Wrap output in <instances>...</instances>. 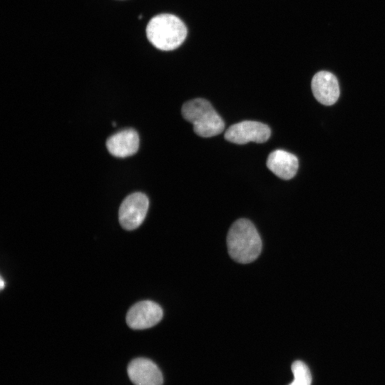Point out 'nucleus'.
Here are the masks:
<instances>
[{
    "label": "nucleus",
    "mask_w": 385,
    "mask_h": 385,
    "mask_svg": "<svg viewBox=\"0 0 385 385\" xmlns=\"http://www.w3.org/2000/svg\"><path fill=\"white\" fill-rule=\"evenodd\" d=\"M294 380L289 385H311L312 374L308 366L302 361L297 360L292 364Z\"/></svg>",
    "instance_id": "nucleus-11"
},
{
    "label": "nucleus",
    "mask_w": 385,
    "mask_h": 385,
    "mask_svg": "<svg viewBox=\"0 0 385 385\" xmlns=\"http://www.w3.org/2000/svg\"><path fill=\"white\" fill-rule=\"evenodd\" d=\"M227 246L234 260L247 264L255 260L261 253L262 240L252 222L242 218L236 220L230 227Z\"/></svg>",
    "instance_id": "nucleus-1"
},
{
    "label": "nucleus",
    "mask_w": 385,
    "mask_h": 385,
    "mask_svg": "<svg viewBox=\"0 0 385 385\" xmlns=\"http://www.w3.org/2000/svg\"><path fill=\"white\" fill-rule=\"evenodd\" d=\"M188 31L183 21L170 14L153 17L146 27L148 41L158 49L172 51L185 41Z\"/></svg>",
    "instance_id": "nucleus-2"
},
{
    "label": "nucleus",
    "mask_w": 385,
    "mask_h": 385,
    "mask_svg": "<svg viewBox=\"0 0 385 385\" xmlns=\"http://www.w3.org/2000/svg\"><path fill=\"white\" fill-rule=\"evenodd\" d=\"M106 146L111 154L115 157L130 156L138 150L139 137L135 130L125 129L108 138Z\"/></svg>",
    "instance_id": "nucleus-9"
},
{
    "label": "nucleus",
    "mask_w": 385,
    "mask_h": 385,
    "mask_svg": "<svg viewBox=\"0 0 385 385\" xmlns=\"http://www.w3.org/2000/svg\"><path fill=\"white\" fill-rule=\"evenodd\" d=\"M0 281H1L0 287H1V289H3L4 287V281L2 277H1Z\"/></svg>",
    "instance_id": "nucleus-12"
},
{
    "label": "nucleus",
    "mask_w": 385,
    "mask_h": 385,
    "mask_svg": "<svg viewBox=\"0 0 385 385\" xmlns=\"http://www.w3.org/2000/svg\"><path fill=\"white\" fill-rule=\"evenodd\" d=\"M183 118L191 123L195 133L203 138L221 133L225 128L222 118L209 101L195 98L187 101L182 107Z\"/></svg>",
    "instance_id": "nucleus-3"
},
{
    "label": "nucleus",
    "mask_w": 385,
    "mask_h": 385,
    "mask_svg": "<svg viewBox=\"0 0 385 385\" xmlns=\"http://www.w3.org/2000/svg\"><path fill=\"white\" fill-rule=\"evenodd\" d=\"M163 309L157 303L141 301L129 309L126 322L133 329H145L156 325L163 318Z\"/></svg>",
    "instance_id": "nucleus-6"
},
{
    "label": "nucleus",
    "mask_w": 385,
    "mask_h": 385,
    "mask_svg": "<svg viewBox=\"0 0 385 385\" xmlns=\"http://www.w3.org/2000/svg\"><path fill=\"white\" fill-rule=\"evenodd\" d=\"M129 379L135 385H162L163 375L158 366L146 358L132 360L127 368Z\"/></svg>",
    "instance_id": "nucleus-7"
},
{
    "label": "nucleus",
    "mask_w": 385,
    "mask_h": 385,
    "mask_svg": "<svg viewBox=\"0 0 385 385\" xmlns=\"http://www.w3.org/2000/svg\"><path fill=\"white\" fill-rule=\"evenodd\" d=\"M271 135L268 125L260 122L245 120L232 125L225 132V138L235 144H246L249 142L265 143Z\"/></svg>",
    "instance_id": "nucleus-5"
},
{
    "label": "nucleus",
    "mask_w": 385,
    "mask_h": 385,
    "mask_svg": "<svg viewBox=\"0 0 385 385\" xmlns=\"http://www.w3.org/2000/svg\"><path fill=\"white\" fill-rule=\"evenodd\" d=\"M267 166L279 178L289 180L296 175L299 163L294 155L283 150H275L269 155Z\"/></svg>",
    "instance_id": "nucleus-10"
},
{
    "label": "nucleus",
    "mask_w": 385,
    "mask_h": 385,
    "mask_svg": "<svg viewBox=\"0 0 385 385\" xmlns=\"http://www.w3.org/2000/svg\"><path fill=\"white\" fill-rule=\"evenodd\" d=\"M312 90L315 98L322 104L331 106L339 97V86L336 76L328 71H322L312 78Z\"/></svg>",
    "instance_id": "nucleus-8"
},
{
    "label": "nucleus",
    "mask_w": 385,
    "mask_h": 385,
    "mask_svg": "<svg viewBox=\"0 0 385 385\" xmlns=\"http://www.w3.org/2000/svg\"><path fill=\"white\" fill-rule=\"evenodd\" d=\"M149 207L148 197L142 192H134L122 202L118 212L120 225L125 230H132L143 222Z\"/></svg>",
    "instance_id": "nucleus-4"
}]
</instances>
